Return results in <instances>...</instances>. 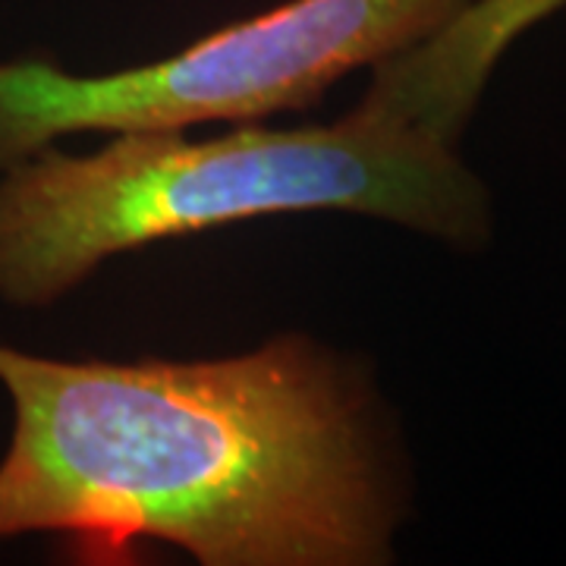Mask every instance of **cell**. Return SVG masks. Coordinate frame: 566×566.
Instances as JSON below:
<instances>
[{"label": "cell", "instance_id": "obj_1", "mask_svg": "<svg viewBox=\"0 0 566 566\" xmlns=\"http://www.w3.org/2000/svg\"><path fill=\"white\" fill-rule=\"evenodd\" d=\"M13 409L0 542L51 535L70 560L378 566L406 482L359 365L305 334L223 359H54L0 344Z\"/></svg>", "mask_w": 566, "mask_h": 566}, {"label": "cell", "instance_id": "obj_2", "mask_svg": "<svg viewBox=\"0 0 566 566\" xmlns=\"http://www.w3.org/2000/svg\"><path fill=\"white\" fill-rule=\"evenodd\" d=\"M349 211L457 249L491 237V196L457 145L356 104L324 126L221 136L129 129L92 155L54 145L0 170V300L48 308L107 259L271 214Z\"/></svg>", "mask_w": 566, "mask_h": 566}, {"label": "cell", "instance_id": "obj_3", "mask_svg": "<svg viewBox=\"0 0 566 566\" xmlns=\"http://www.w3.org/2000/svg\"><path fill=\"white\" fill-rule=\"evenodd\" d=\"M472 0H283L117 73L0 63V170L76 133L259 123L422 44Z\"/></svg>", "mask_w": 566, "mask_h": 566}, {"label": "cell", "instance_id": "obj_4", "mask_svg": "<svg viewBox=\"0 0 566 566\" xmlns=\"http://www.w3.org/2000/svg\"><path fill=\"white\" fill-rule=\"evenodd\" d=\"M566 0H472L422 44L378 63L363 107L457 145L504 54Z\"/></svg>", "mask_w": 566, "mask_h": 566}]
</instances>
